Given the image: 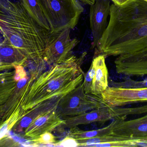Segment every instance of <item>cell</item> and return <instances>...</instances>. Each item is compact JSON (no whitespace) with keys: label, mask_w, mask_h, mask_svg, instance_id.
Wrapping results in <instances>:
<instances>
[{"label":"cell","mask_w":147,"mask_h":147,"mask_svg":"<svg viewBox=\"0 0 147 147\" xmlns=\"http://www.w3.org/2000/svg\"><path fill=\"white\" fill-rule=\"evenodd\" d=\"M109 20L96 49L98 54L118 56L147 48V0L111 4Z\"/></svg>","instance_id":"6da1fadb"},{"label":"cell","mask_w":147,"mask_h":147,"mask_svg":"<svg viewBox=\"0 0 147 147\" xmlns=\"http://www.w3.org/2000/svg\"><path fill=\"white\" fill-rule=\"evenodd\" d=\"M0 33L23 51L28 62L38 65L45 63L51 32L40 26L20 2L0 0Z\"/></svg>","instance_id":"7a4b0ae2"},{"label":"cell","mask_w":147,"mask_h":147,"mask_svg":"<svg viewBox=\"0 0 147 147\" xmlns=\"http://www.w3.org/2000/svg\"><path fill=\"white\" fill-rule=\"evenodd\" d=\"M86 54L85 52L79 57L72 55L44 72H32L22 110L26 112L46 102L62 98L83 83L84 73L80 66Z\"/></svg>","instance_id":"3957f363"},{"label":"cell","mask_w":147,"mask_h":147,"mask_svg":"<svg viewBox=\"0 0 147 147\" xmlns=\"http://www.w3.org/2000/svg\"><path fill=\"white\" fill-rule=\"evenodd\" d=\"M50 24L51 33L74 29L84 11L78 0H39Z\"/></svg>","instance_id":"277c9868"},{"label":"cell","mask_w":147,"mask_h":147,"mask_svg":"<svg viewBox=\"0 0 147 147\" xmlns=\"http://www.w3.org/2000/svg\"><path fill=\"white\" fill-rule=\"evenodd\" d=\"M105 105H108L101 96L86 94L83 82L61 98L57 112L64 119L76 116Z\"/></svg>","instance_id":"5b68a950"},{"label":"cell","mask_w":147,"mask_h":147,"mask_svg":"<svg viewBox=\"0 0 147 147\" xmlns=\"http://www.w3.org/2000/svg\"><path fill=\"white\" fill-rule=\"evenodd\" d=\"M71 30L65 28L57 33H51L44 56L45 61L47 64H60L72 56V50L79 41L71 39Z\"/></svg>","instance_id":"8992f818"},{"label":"cell","mask_w":147,"mask_h":147,"mask_svg":"<svg viewBox=\"0 0 147 147\" xmlns=\"http://www.w3.org/2000/svg\"><path fill=\"white\" fill-rule=\"evenodd\" d=\"M113 120L109 124L111 137L122 140H134L147 142V114L127 121L122 117Z\"/></svg>","instance_id":"52a82bcc"},{"label":"cell","mask_w":147,"mask_h":147,"mask_svg":"<svg viewBox=\"0 0 147 147\" xmlns=\"http://www.w3.org/2000/svg\"><path fill=\"white\" fill-rule=\"evenodd\" d=\"M101 96L111 107H121L139 103L147 102V87H108L102 93Z\"/></svg>","instance_id":"ba28073f"},{"label":"cell","mask_w":147,"mask_h":147,"mask_svg":"<svg viewBox=\"0 0 147 147\" xmlns=\"http://www.w3.org/2000/svg\"><path fill=\"white\" fill-rule=\"evenodd\" d=\"M117 72L127 77L147 75V48L118 56L115 61Z\"/></svg>","instance_id":"9c48e42d"},{"label":"cell","mask_w":147,"mask_h":147,"mask_svg":"<svg viewBox=\"0 0 147 147\" xmlns=\"http://www.w3.org/2000/svg\"><path fill=\"white\" fill-rule=\"evenodd\" d=\"M110 6V0H96L90 5V20L92 37V49L96 47L107 27Z\"/></svg>","instance_id":"30bf717a"},{"label":"cell","mask_w":147,"mask_h":147,"mask_svg":"<svg viewBox=\"0 0 147 147\" xmlns=\"http://www.w3.org/2000/svg\"><path fill=\"white\" fill-rule=\"evenodd\" d=\"M57 109L45 113L34 119L24 130V137L30 142L46 132L51 133L65 123L57 112Z\"/></svg>","instance_id":"8fae6325"},{"label":"cell","mask_w":147,"mask_h":147,"mask_svg":"<svg viewBox=\"0 0 147 147\" xmlns=\"http://www.w3.org/2000/svg\"><path fill=\"white\" fill-rule=\"evenodd\" d=\"M114 118V108L105 105L76 116L65 117L63 119L65 123L63 126L71 128L95 122L104 123Z\"/></svg>","instance_id":"7c38bea8"},{"label":"cell","mask_w":147,"mask_h":147,"mask_svg":"<svg viewBox=\"0 0 147 147\" xmlns=\"http://www.w3.org/2000/svg\"><path fill=\"white\" fill-rule=\"evenodd\" d=\"M29 83L30 78L28 76L18 81L12 95L4 103L0 106L1 123L7 120L16 108L21 107L23 99L26 95Z\"/></svg>","instance_id":"4fadbf2b"},{"label":"cell","mask_w":147,"mask_h":147,"mask_svg":"<svg viewBox=\"0 0 147 147\" xmlns=\"http://www.w3.org/2000/svg\"><path fill=\"white\" fill-rule=\"evenodd\" d=\"M95 68V73L90 88V94L101 96L108 86V68L105 61V56L98 54L92 61Z\"/></svg>","instance_id":"5bb4252c"},{"label":"cell","mask_w":147,"mask_h":147,"mask_svg":"<svg viewBox=\"0 0 147 147\" xmlns=\"http://www.w3.org/2000/svg\"><path fill=\"white\" fill-rule=\"evenodd\" d=\"M62 98L46 102L25 112V116L14 126L13 130L16 133L21 132L38 117L51 110L57 109Z\"/></svg>","instance_id":"9a60e30c"},{"label":"cell","mask_w":147,"mask_h":147,"mask_svg":"<svg viewBox=\"0 0 147 147\" xmlns=\"http://www.w3.org/2000/svg\"><path fill=\"white\" fill-rule=\"evenodd\" d=\"M0 62L7 65L26 66L28 60L22 50L13 46L7 39L0 41Z\"/></svg>","instance_id":"2e32d148"},{"label":"cell","mask_w":147,"mask_h":147,"mask_svg":"<svg viewBox=\"0 0 147 147\" xmlns=\"http://www.w3.org/2000/svg\"><path fill=\"white\" fill-rule=\"evenodd\" d=\"M30 16L43 28L51 30L50 24L44 13L39 0H20Z\"/></svg>","instance_id":"e0dca14e"},{"label":"cell","mask_w":147,"mask_h":147,"mask_svg":"<svg viewBox=\"0 0 147 147\" xmlns=\"http://www.w3.org/2000/svg\"><path fill=\"white\" fill-rule=\"evenodd\" d=\"M114 111L115 118L122 117L127 119L129 116H139L147 114V104L133 108L114 107Z\"/></svg>","instance_id":"ac0fdd59"},{"label":"cell","mask_w":147,"mask_h":147,"mask_svg":"<svg viewBox=\"0 0 147 147\" xmlns=\"http://www.w3.org/2000/svg\"><path fill=\"white\" fill-rule=\"evenodd\" d=\"M14 79L0 82V106L5 102L12 95L17 85Z\"/></svg>","instance_id":"d6986e66"},{"label":"cell","mask_w":147,"mask_h":147,"mask_svg":"<svg viewBox=\"0 0 147 147\" xmlns=\"http://www.w3.org/2000/svg\"><path fill=\"white\" fill-rule=\"evenodd\" d=\"M57 142L55 136L53 135L51 133L46 132L45 133L42 134L36 139L32 140L29 142L32 143L34 146H37V145H39V144L53 145Z\"/></svg>","instance_id":"ffe728a7"},{"label":"cell","mask_w":147,"mask_h":147,"mask_svg":"<svg viewBox=\"0 0 147 147\" xmlns=\"http://www.w3.org/2000/svg\"><path fill=\"white\" fill-rule=\"evenodd\" d=\"M53 145L54 146L75 147H78V143L75 139L69 135L61 141L57 142Z\"/></svg>","instance_id":"44dd1931"},{"label":"cell","mask_w":147,"mask_h":147,"mask_svg":"<svg viewBox=\"0 0 147 147\" xmlns=\"http://www.w3.org/2000/svg\"><path fill=\"white\" fill-rule=\"evenodd\" d=\"M5 71L3 72H0V82L8 81L14 79L15 71Z\"/></svg>","instance_id":"7402d4cb"},{"label":"cell","mask_w":147,"mask_h":147,"mask_svg":"<svg viewBox=\"0 0 147 147\" xmlns=\"http://www.w3.org/2000/svg\"><path fill=\"white\" fill-rule=\"evenodd\" d=\"M13 68H14V66H13L3 64L0 62V72L9 70Z\"/></svg>","instance_id":"603a6c76"},{"label":"cell","mask_w":147,"mask_h":147,"mask_svg":"<svg viewBox=\"0 0 147 147\" xmlns=\"http://www.w3.org/2000/svg\"><path fill=\"white\" fill-rule=\"evenodd\" d=\"M1 119L0 118V126H1Z\"/></svg>","instance_id":"cb8c5ba5"},{"label":"cell","mask_w":147,"mask_h":147,"mask_svg":"<svg viewBox=\"0 0 147 147\" xmlns=\"http://www.w3.org/2000/svg\"><path fill=\"white\" fill-rule=\"evenodd\" d=\"M1 37L0 36V41H1Z\"/></svg>","instance_id":"d4e9b609"}]
</instances>
